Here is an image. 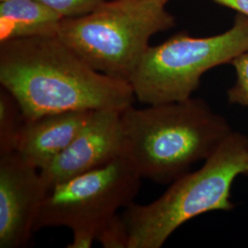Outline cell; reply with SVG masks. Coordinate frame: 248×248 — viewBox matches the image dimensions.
<instances>
[{
    "label": "cell",
    "mask_w": 248,
    "mask_h": 248,
    "mask_svg": "<svg viewBox=\"0 0 248 248\" xmlns=\"http://www.w3.org/2000/svg\"><path fill=\"white\" fill-rule=\"evenodd\" d=\"M24 120L16 98L2 88L0 90V155L15 152Z\"/></svg>",
    "instance_id": "obj_11"
},
{
    "label": "cell",
    "mask_w": 248,
    "mask_h": 248,
    "mask_svg": "<svg viewBox=\"0 0 248 248\" xmlns=\"http://www.w3.org/2000/svg\"><path fill=\"white\" fill-rule=\"evenodd\" d=\"M93 111H66L25 119L15 153L31 166L43 170L66 149Z\"/></svg>",
    "instance_id": "obj_9"
},
{
    "label": "cell",
    "mask_w": 248,
    "mask_h": 248,
    "mask_svg": "<svg viewBox=\"0 0 248 248\" xmlns=\"http://www.w3.org/2000/svg\"><path fill=\"white\" fill-rule=\"evenodd\" d=\"M167 4L169 0H159ZM217 4L224 6L225 8L233 9L238 12V14L248 17V0H213Z\"/></svg>",
    "instance_id": "obj_15"
},
{
    "label": "cell",
    "mask_w": 248,
    "mask_h": 248,
    "mask_svg": "<svg viewBox=\"0 0 248 248\" xmlns=\"http://www.w3.org/2000/svg\"><path fill=\"white\" fill-rule=\"evenodd\" d=\"M125 135L122 111L94 110L66 149L41 170L45 187L104 167L124 156Z\"/></svg>",
    "instance_id": "obj_7"
},
{
    "label": "cell",
    "mask_w": 248,
    "mask_h": 248,
    "mask_svg": "<svg viewBox=\"0 0 248 248\" xmlns=\"http://www.w3.org/2000/svg\"><path fill=\"white\" fill-rule=\"evenodd\" d=\"M248 50V17L237 14L233 25L218 35L197 38L185 32L150 46L130 80L135 98L147 105L191 98L204 74L231 63Z\"/></svg>",
    "instance_id": "obj_5"
},
{
    "label": "cell",
    "mask_w": 248,
    "mask_h": 248,
    "mask_svg": "<svg viewBox=\"0 0 248 248\" xmlns=\"http://www.w3.org/2000/svg\"><path fill=\"white\" fill-rule=\"evenodd\" d=\"M62 18H78L98 9L108 0H39Z\"/></svg>",
    "instance_id": "obj_13"
},
{
    "label": "cell",
    "mask_w": 248,
    "mask_h": 248,
    "mask_svg": "<svg viewBox=\"0 0 248 248\" xmlns=\"http://www.w3.org/2000/svg\"><path fill=\"white\" fill-rule=\"evenodd\" d=\"M97 241L103 248H128V234L121 214L108 222L98 233Z\"/></svg>",
    "instance_id": "obj_14"
},
{
    "label": "cell",
    "mask_w": 248,
    "mask_h": 248,
    "mask_svg": "<svg viewBox=\"0 0 248 248\" xmlns=\"http://www.w3.org/2000/svg\"><path fill=\"white\" fill-rule=\"evenodd\" d=\"M47 193L39 169L15 152L0 155V248L26 247Z\"/></svg>",
    "instance_id": "obj_8"
},
{
    "label": "cell",
    "mask_w": 248,
    "mask_h": 248,
    "mask_svg": "<svg viewBox=\"0 0 248 248\" xmlns=\"http://www.w3.org/2000/svg\"><path fill=\"white\" fill-rule=\"evenodd\" d=\"M230 64L235 70L236 79L227 91L232 105L248 107V50L236 56Z\"/></svg>",
    "instance_id": "obj_12"
},
{
    "label": "cell",
    "mask_w": 248,
    "mask_h": 248,
    "mask_svg": "<svg viewBox=\"0 0 248 248\" xmlns=\"http://www.w3.org/2000/svg\"><path fill=\"white\" fill-rule=\"evenodd\" d=\"M248 176V137L232 132L204 165L177 178L146 205L132 203L122 215L128 248H160L178 227L204 213L228 212L233 181Z\"/></svg>",
    "instance_id": "obj_3"
},
{
    "label": "cell",
    "mask_w": 248,
    "mask_h": 248,
    "mask_svg": "<svg viewBox=\"0 0 248 248\" xmlns=\"http://www.w3.org/2000/svg\"><path fill=\"white\" fill-rule=\"evenodd\" d=\"M0 1H2V0H0Z\"/></svg>",
    "instance_id": "obj_16"
},
{
    "label": "cell",
    "mask_w": 248,
    "mask_h": 248,
    "mask_svg": "<svg viewBox=\"0 0 248 248\" xmlns=\"http://www.w3.org/2000/svg\"><path fill=\"white\" fill-rule=\"evenodd\" d=\"M62 18L39 0L0 1V44L57 36Z\"/></svg>",
    "instance_id": "obj_10"
},
{
    "label": "cell",
    "mask_w": 248,
    "mask_h": 248,
    "mask_svg": "<svg viewBox=\"0 0 248 248\" xmlns=\"http://www.w3.org/2000/svg\"><path fill=\"white\" fill-rule=\"evenodd\" d=\"M0 83L25 119L133 106L131 84L95 70L57 36L0 44Z\"/></svg>",
    "instance_id": "obj_1"
},
{
    "label": "cell",
    "mask_w": 248,
    "mask_h": 248,
    "mask_svg": "<svg viewBox=\"0 0 248 248\" xmlns=\"http://www.w3.org/2000/svg\"><path fill=\"white\" fill-rule=\"evenodd\" d=\"M159 0H108L78 18H62L57 37L95 70L130 83L151 37L175 26Z\"/></svg>",
    "instance_id": "obj_4"
},
{
    "label": "cell",
    "mask_w": 248,
    "mask_h": 248,
    "mask_svg": "<svg viewBox=\"0 0 248 248\" xmlns=\"http://www.w3.org/2000/svg\"><path fill=\"white\" fill-rule=\"evenodd\" d=\"M124 156L140 176L160 184L172 183L199 161L208 159L232 129L204 100L130 106L122 111Z\"/></svg>",
    "instance_id": "obj_2"
},
{
    "label": "cell",
    "mask_w": 248,
    "mask_h": 248,
    "mask_svg": "<svg viewBox=\"0 0 248 248\" xmlns=\"http://www.w3.org/2000/svg\"><path fill=\"white\" fill-rule=\"evenodd\" d=\"M142 177L125 156L53 186L41 204L34 232L68 227L67 248H89L121 208L133 203Z\"/></svg>",
    "instance_id": "obj_6"
}]
</instances>
